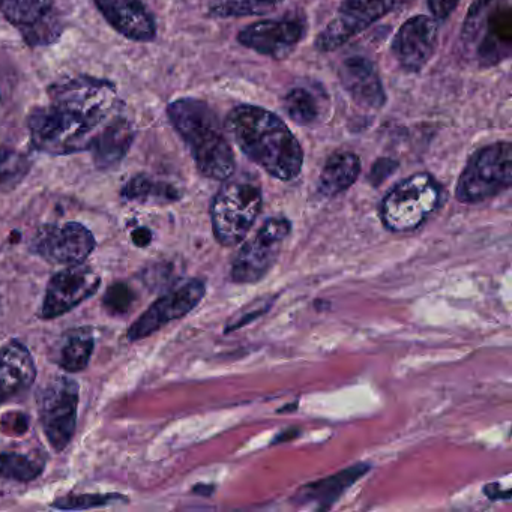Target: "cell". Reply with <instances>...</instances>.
Wrapping results in <instances>:
<instances>
[{
  "instance_id": "cell-3",
  "label": "cell",
  "mask_w": 512,
  "mask_h": 512,
  "mask_svg": "<svg viewBox=\"0 0 512 512\" xmlns=\"http://www.w3.org/2000/svg\"><path fill=\"white\" fill-rule=\"evenodd\" d=\"M167 116L190 149L200 175L223 182L232 178L236 170L235 152L220 118L208 103L179 98L169 104Z\"/></svg>"
},
{
  "instance_id": "cell-10",
  "label": "cell",
  "mask_w": 512,
  "mask_h": 512,
  "mask_svg": "<svg viewBox=\"0 0 512 512\" xmlns=\"http://www.w3.org/2000/svg\"><path fill=\"white\" fill-rule=\"evenodd\" d=\"M292 224L287 218H269L248 239L232 263V280L239 284H254L262 280L280 256L281 245L290 235Z\"/></svg>"
},
{
  "instance_id": "cell-31",
  "label": "cell",
  "mask_w": 512,
  "mask_h": 512,
  "mask_svg": "<svg viewBox=\"0 0 512 512\" xmlns=\"http://www.w3.org/2000/svg\"><path fill=\"white\" fill-rule=\"evenodd\" d=\"M458 4H460V0H427L428 10L437 22L448 19Z\"/></svg>"
},
{
  "instance_id": "cell-22",
  "label": "cell",
  "mask_w": 512,
  "mask_h": 512,
  "mask_svg": "<svg viewBox=\"0 0 512 512\" xmlns=\"http://www.w3.org/2000/svg\"><path fill=\"white\" fill-rule=\"evenodd\" d=\"M121 196L130 202L164 205V203L178 202L182 194L169 182L157 181L148 175H137L122 187Z\"/></svg>"
},
{
  "instance_id": "cell-6",
  "label": "cell",
  "mask_w": 512,
  "mask_h": 512,
  "mask_svg": "<svg viewBox=\"0 0 512 512\" xmlns=\"http://www.w3.org/2000/svg\"><path fill=\"white\" fill-rule=\"evenodd\" d=\"M443 202V188L428 173H416L398 182L382 200L380 217L391 232L418 229Z\"/></svg>"
},
{
  "instance_id": "cell-21",
  "label": "cell",
  "mask_w": 512,
  "mask_h": 512,
  "mask_svg": "<svg viewBox=\"0 0 512 512\" xmlns=\"http://www.w3.org/2000/svg\"><path fill=\"white\" fill-rule=\"evenodd\" d=\"M361 158L353 152L340 151L326 160L319 179V193L335 197L349 190L361 175Z\"/></svg>"
},
{
  "instance_id": "cell-8",
  "label": "cell",
  "mask_w": 512,
  "mask_h": 512,
  "mask_svg": "<svg viewBox=\"0 0 512 512\" xmlns=\"http://www.w3.org/2000/svg\"><path fill=\"white\" fill-rule=\"evenodd\" d=\"M413 0H341L334 19L317 35L314 47L329 53L367 31L388 14L412 4Z\"/></svg>"
},
{
  "instance_id": "cell-9",
  "label": "cell",
  "mask_w": 512,
  "mask_h": 512,
  "mask_svg": "<svg viewBox=\"0 0 512 512\" xmlns=\"http://www.w3.org/2000/svg\"><path fill=\"white\" fill-rule=\"evenodd\" d=\"M80 388L76 380L58 376L41 391V425L55 451L61 452L70 445L77 427Z\"/></svg>"
},
{
  "instance_id": "cell-30",
  "label": "cell",
  "mask_w": 512,
  "mask_h": 512,
  "mask_svg": "<svg viewBox=\"0 0 512 512\" xmlns=\"http://www.w3.org/2000/svg\"><path fill=\"white\" fill-rule=\"evenodd\" d=\"M397 169V161L391 160V158H379V160L374 163L368 179H370V182L374 187H379V185H382L383 182H385L392 173H395V170Z\"/></svg>"
},
{
  "instance_id": "cell-16",
  "label": "cell",
  "mask_w": 512,
  "mask_h": 512,
  "mask_svg": "<svg viewBox=\"0 0 512 512\" xmlns=\"http://www.w3.org/2000/svg\"><path fill=\"white\" fill-rule=\"evenodd\" d=\"M439 44V25L428 16L410 17L401 25L391 44V53L401 70L421 73L433 59Z\"/></svg>"
},
{
  "instance_id": "cell-2",
  "label": "cell",
  "mask_w": 512,
  "mask_h": 512,
  "mask_svg": "<svg viewBox=\"0 0 512 512\" xmlns=\"http://www.w3.org/2000/svg\"><path fill=\"white\" fill-rule=\"evenodd\" d=\"M224 128L242 154L272 178L293 181L301 175L304 149L280 116L263 107L241 104L230 110Z\"/></svg>"
},
{
  "instance_id": "cell-7",
  "label": "cell",
  "mask_w": 512,
  "mask_h": 512,
  "mask_svg": "<svg viewBox=\"0 0 512 512\" xmlns=\"http://www.w3.org/2000/svg\"><path fill=\"white\" fill-rule=\"evenodd\" d=\"M512 184L511 143L482 146L467 161L457 182L458 202L473 205L499 196Z\"/></svg>"
},
{
  "instance_id": "cell-17",
  "label": "cell",
  "mask_w": 512,
  "mask_h": 512,
  "mask_svg": "<svg viewBox=\"0 0 512 512\" xmlns=\"http://www.w3.org/2000/svg\"><path fill=\"white\" fill-rule=\"evenodd\" d=\"M338 79L344 91L362 109L380 110L388 97L376 64L365 56H350L338 68Z\"/></svg>"
},
{
  "instance_id": "cell-27",
  "label": "cell",
  "mask_w": 512,
  "mask_h": 512,
  "mask_svg": "<svg viewBox=\"0 0 512 512\" xmlns=\"http://www.w3.org/2000/svg\"><path fill=\"white\" fill-rule=\"evenodd\" d=\"M31 160L22 152L0 146V191L16 190L31 170Z\"/></svg>"
},
{
  "instance_id": "cell-4",
  "label": "cell",
  "mask_w": 512,
  "mask_h": 512,
  "mask_svg": "<svg viewBox=\"0 0 512 512\" xmlns=\"http://www.w3.org/2000/svg\"><path fill=\"white\" fill-rule=\"evenodd\" d=\"M466 55L481 67L502 64L511 56V0H475L461 31Z\"/></svg>"
},
{
  "instance_id": "cell-12",
  "label": "cell",
  "mask_w": 512,
  "mask_h": 512,
  "mask_svg": "<svg viewBox=\"0 0 512 512\" xmlns=\"http://www.w3.org/2000/svg\"><path fill=\"white\" fill-rule=\"evenodd\" d=\"M307 35V19L299 13H289L281 19L262 20L239 32L238 43L245 49L274 61L289 58Z\"/></svg>"
},
{
  "instance_id": "cell-15",
  "label": "cell",
  "mask_w": 512,
  "mask_h": 512,
  "mask_svg": "<svg viewBox=\"0 0 512 512\" xmlns=\"http://www.w3.org/2000/svg\"><path fill=\"white\" fill-rule=\"evenodd\" d=\"M101 286L100 274L86 265L68 266L53 275L44 296L41 319L55 320L91 299Z\"/></svg>"
},
{
  "instance_id": "cell-11",
  "label": "cell",
  "mask_w": 512,
  "mask_h": 512,
  "mask_svg": "<svg viewBox=\"0 0 512 512\" xmlns=\"http://www.w3.org/2000/svg\"><path fill=\"white\" fill-rule=\"evenodd\" d=\"M0 13L29 47L52 46L64 32L56 0H0Z\"/></svg>"
},
{
  "instance_id": "cell-32",
  "label": "cell",
  "mask_w": 512,
  "mask_h": 512,
  "mask_svg": "<svg viewBox=\"0 0 512 512\" xmlns=\"http://www.w3.org/2000/svg\"><path fill=\"white\" fill-rule=\"evenodd\" d=\"M152 235L148 229H139L133 233V241L136 242L139 247H146L151 242Z\"/></svg>"
},
{
  "instance_id": "cell-26",
  "label": "cell",
  "mask_w": 512,
  "mask_h": 512,
  "mask_svg": "<svg viewBox=\"0 0 512 512\" xmlns=\"http://www.w3.org/2000/svg\"><path fill=\"white\" fill-rule=\"evenodd\" d=\"M284 112L302 127L314 124L320 118V103L313 92L307 88H295L284 97Z\"/></svg>"
},
{
  "instance_id": "cell-29",
  "label": "cell",
  "mask_w": 512,
  "mask_h": 512,
  "mask_svg": "<svg viewBox=\"0 0 512 512\" xmlns=\"http://www.w3.org/2000/svg\"><path fill=\"white\" fill-rule=\"evenodd\" d=\"M119 503H128V497L119 493L67 494V496L56 499L52 508L64 509V511H83V509L104 508V506L119 505Z\"/></svg>"
},
{
  "instance_id": "cell-25",
  "label": "cell",
  "mask_w": 512,
  "mask_h": 512,
  "mask_svg": "<svg viewBox=\"0 0 512 512\" xmlns=\"http://www.w3.org/2000/svg\"><path fill=\"white\" fill-rule=\"evenodd\" d=\"M367 470V466L350 467L346 472L338 473L325 481L307 485L302 490V500L304 502H334V499H337L356 479L361 478V475H364Z\"/></svg>"
},
{
  "instance_id": "cell-5",
  "label": "cell",
  "mask_w": 512,
  "mask_h": 512,
  "mask_svg": "<svg viewBox=\"0 0 512 512\" xmlns=\"http://www.w3.org/2000/svg\"><path fill=\"white\" fill-rule=\"evenodd\" d=\"M262 188L248 179H226L211 205L212 229L224 247L244 241L262 211Z\"/></svg>"
},
{
  "instance_id": "cell-23",
  "label": "cell",
  "mask_w": 512,
  "mask_h": 512,
  "mask_svg": "<svg viewBox=\"0 0 512 512\" xmlns=\"http://www.w3.org/2000/svg\"><path fill=\"white\" fill-rule=\"evenodd\" d=\"M94 349L95 340L91 332L86 329L70 332L59 350L58 364L68 373H80L88 368Z\"/></svg>"
},
{
  "instance_id": "cell-20",
  "label": "cell",
  "mask_w": 512,
  "mask_h": 512,
  "mask_svg": "<svg viewBox=\"0 0 512 512\" xmlns=\"http://www.w3.org/2000/svg\"><path fill=\"white\" fill-rule=\"evenodd\" d=\"M134 137L136 130L133 122L122 113L113 116L89 146L88 152H91L95 166L100 170L115 169L127 157Z\"/></svg>"
},
{
  "instance_id": "cell-14",
  "label": "cell",
  "mask_w": 512,
  "mask_h": 512,
  "mask_svg": "<svg viewBox=\"0 0 512 512\" xmlns=\"http://www.w3.org/2000/svg\"><path fill=\"white\" fill-rule=\"evenodd\" d=\"M206 293V286L202 280L184 281L173 287L172 290L161 296L154 302L127 332V340L130 343L151 337L170 322L182 319L194 310L202 302Z\"/></svg>"
},
{
  "instance_id": "cell-1",
  "label": "cell",
  "mask_w": 512,
  "mask_h": 512,
  "mask_svg": "<svg viewBox=\"0 0 512 512\" xmlns=\"http://www.w3.org/2000/svg\"><path fill=\"white\" fill-rule=\"evenodd\" d=\"M50 103L29 115L32 145L53 157L89 151L92 140L121 113L116 86L109 80L80 76L49 89Z\"/></svg>"
},
{
  "instance_id": "cell-18",
  "label": "cell",
  "mask_w": 512,
  "mask_h": 512,
  "mask_svg": "<svg viewBox=\"0 0 512 512\" xmlns=\"http://www.w3.org/2000/svg\"><path fill=\"white\" fill-rule=\"evenodd\" d=\"M104 19L128 40L148 43L157 37V25L142 0H94Z\"/></svg>"
},
{
  "instance_id": "cell-19",
  "label": "cell",
  "mask_w": 512,
  "mask_h": 512,
  "mask_svg": "<svg viewBox=\"0 0 512 512\" xmlns=\"http://www.w3.org/2000/svg\"><path fill=\"white\" fill-rule=\"evenodd\" d=\"M37 379V365L25 344L14 340L0 349V406L29 391Z\"/></svg>"
},
{
  "instance_id": "cell-24",
  "label": "cell",
  "mask_w": 512,
  "mask_h": 512,
  "mask_svg": "<svg viewBox=\"0 0 512 512\" xmlns=\"http://www.w3.org/2000/svg\"><path fill=\"white\" fill-rule=\"evenodd\" d=\"M284 0H209L208 14L214 19L266 16L277 10Z\"/></svg>"
},
{
  "instance_id": "cell-13",
  "label": "cell",
  "mask_w": 512,
  "mask_h": 512,
  "mask_svg": "<svg viewBox=\"0 0 512 512\" xmlns=\"http://www.w3.org/2000/svg\"><path fill=\"white\" fill-rule=\"evenodd\" d=\"M97 248L94 233L77 221L40 227L31 242V250L55 265H82Z\"/></svg>"
},
{
  "instance_id": "cell-28",
  "label": "cell",
  "mask_w": 512,
  "mask_h": 512,
  "mask_svg": "<svg viewBox=\"0 0 512 512\" xmlns=\"http://www.w3.org/2000/svg\"><path fill=\"white\" fill-rule=\"evenodd\" d=\"M44 464L23 454H0V476L14 481L28 482L43 473Z\"/></svg>"
}]
</instances>
